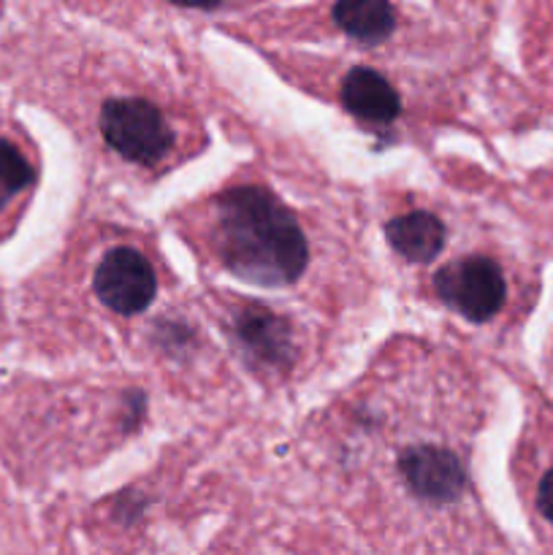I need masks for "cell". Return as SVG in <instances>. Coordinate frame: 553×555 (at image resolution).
Instances as JSON below:
<instances>
[{
    "instance_id": "cell-1",
    "label": "cell",
    "mask_w": 553,
    "mask_h": 555,
    "mask_svg": "<svg viewBox=\"0 0 553 555\" xmlns=\"http://www.w3.org/2000/svg\"><path fill=\"white\" fill-rule=\"evenodd\" d=\"M215 244L222 263L255 285H291L307 266V238L296 217L253 184L217 198Z\"/></svg>"
},
{
    "instance_id": "cell-2",
    "label": "cell",
    "mask_w": 553,
    "mask_h": 555,
    "mask_svg": "<svg viewBox=\"0 0 553 555\" xmlns=\"http://www.w3.org/2000/svg\"><path fill=\"white\" fill-rule=\"evenodd\" d=\"M101 133L117 155L139 166L160 163L173 144L168 119L144 98H108L101 108Z\"/></svg>"
},
{
    "instance_id": "cell-3",
    "label": "cell",
    "mask_w": 553,
    "mask_h": 555,
    "mask_svg": "<svg viewBox=\"0 0 553 555\" xmlns=\"http://www.w3.org/2000/svg\"><path fill=\"white\" fill-rule=\"evenodd\" d=\"M434 291L448 307L475 323L491 320L507 296L502 271L488 258L453 260L434 276Z\"/></svg>"
},
{
    "instance_id": "cell-4",
    "label": "cell",
    "mask_w": 553,
    "mask_h": 555,
    "mask_svg": "<svg viewBox=\"0 0 553 555\" xmlns=\"http://www.w3.org/2000/svg\"><path fill=\"white\" fill-rule=\"evenodd\" d=\"M98 298L117 314H136L155 298L157 280L150 260L133 247H117L101 260L95 271Z\"/></svg>"
},
{
    "instance_id": "cell-5",
    "label": "cell",
    "mask_w": 553,
    "mask_h": 555,
    "mask_svg": "<svg viewBox=\"0 0 553 555\" xmlns=\"http://www.w3.org/2000/svg\"><path fill=\"white\" fill-rule=\"evenodd\" d=\"M399 472L412 496L426 504H450L464 493L466 472L450 450L434 444L407 448L399 459Z\"/></svg>"
},
{
    "instance_id": "cell-6",
    "label": "cell",
    "mask_w": 553,
    "mask_h": 555,
    "mask_svg": "<svg viewBox=\"0 0 553 555\" xmlns=\"http://www.w3.org/2000/svg\"><path fill=\"white\" fill-rule=\"evenodd\" d=\"M342 103L363 122H394L401 112L399 92L372 68L347 70L342 79Z\"/></svg>"
},
{
    "instance_id": "cell-7",
    "label": "cell",
    "mask_w": 553,
    "mask_h": 555,
    "mask_svg": "<svg viewBox=\"0 0 553 555\" xmlns=\"http://www.w3.org/2000/svg\"><path fill=\"white\" fill-rule=\"evenodd\" d=\"M390 247L410 263H426L445 247V225L428 211H410L385 225Z\"/></svg>"
},
{
    "instance_id": "cell-8",
    "label": "cell",
    "mask_w": 553,
    "mask_h": 555,
    "mask_svg": "<svg viewBox=\"0 0 553 555\" xmlns=\"http://www.w3.org/2000/svg\"><path fill=\"white\" fill-rule=\"evenodd\" d=\"M334 20L361 43H380L394 33L396 16L390 0H336Z\"/></svg>"
},
{
    "instance_id": "cell-9",
    "label": "cell",
    "mask_w": 553,
    "mask_h": 555,
    "mask_svg": "<svg viewBox=\"0 0 553 555\" xmlns=\"http://www.w3.org/2000/svg\"><path fill=\"white\" fill-rule=\"evenodd\" d=\"M239 339L247 345L253 356L260 361H285L287 350H291V331L276 314L266 312V309L253 307L244 314H239Z\"/></svg>"
},
{
    "instance_id": "cell-10",
    "label": "cell",
    "mask_w": 553,
    "mask_h": 555,
    "mask_svg": "<svg viewBox=\"0 0 553 555\" xmlns=\"http://www.w3.org/2000/svg\"><path fill=\"white\" fill-rule=\"evenodd\" d=\"M36 179V171L27 163V157L22 155V150L11 141L0 139V211L22 193L27 190Z\"/></svg>"
},
{
    "instance_id": "cell-11",
    "label": "cell",
    "mask_w": 553,
    "mask_h": 555,
    "mask_svg": "<svg viewBox=\"0 0 553 555\" xmlns=\"http://www.w3.org/2000/svg\"><path fill=\"white\" fill-rule=\"evenodd\" d=\"M537 509L553 524V469L542 475L540 488H537Z\"/></svg>"
},
{
    "instance_id": "cell-12",
    "label": "cell",
    "mask_w": 553,
    "mask_h": 555,
    "mask_svg": "<svg viewBox=\"0 0 553 555\" xmlns=\"http://www.w3.org/2000/svg\"><path fill=\"white\" fill-rule=\"evenodd\" d=\"M177 3L182 5H204V9H209V5H217L220 0H177Z\"/></svg>"
}]
</instances>
